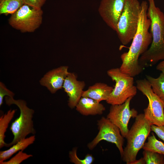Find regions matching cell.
<instances>
[{"instance_id":"6da1fadb","label":"cell","mask_w":164,"mask_h":164,"mask_svg":"<svg viewBox=\"0 0 164 164\" xmlns=\"http://www.w3.org/2000/svg\"><path fill=\"white\" fill-rule=\"evenodd\" d=\"M141 5L136 32L128 51L123 53L120 56L122 63L120 70L133 77L139 74L144 69L139 64V59L148 49L152 41V33L149 31L151 21L147 15L148 4L146 1H143Z\"/></svg>"},{"instance_id":"7a4b0ae2","label":"cell","mask_w":164,"mask_h":164,"mask_svg":"<svg viewBox=\"0 0 164 164\" xmlns=\"http://www.w3.org/2000/svg\"><path fill=\"white\" fill-rule=\"evenodd\" d=\"M148 0L147 15L151 21L152 41L150 47L139 59V64L144 69L164 60V13L156 6L155 0Z\"/></svg>"},{"instance_id":"3957f363","label":"cell","mask_w":164,"mask_h":164,"mask_svg":"<svg viewBox=\"0 0 164 164\" xmlns=\"http://www.w3.org/2000/svg\"><path fill=\"white\" fill-rule=\"evenodd\" d=\"M151 122L144 114H138L125 137L127 141L121 158L127 164H131L136 159L139 151L142 148L151 131Z\"/></svg>"},{"instance_id":"277c9868","label":"cell","mask_w":164,"mask_h":164,"mask_svg":"<svg viewBox=\"0 0 164 164\" xmlns=\"http://www.w3.org/2000/svg\"><path fill=\"white\" fill-rule=\"evenodd\" d=\"M5 100L6 104L9 106L13 104L16 105L20 111L19 116L12 123L10 127L14 136L11 142L6 143L5 145L9 147L20 140L26 138L30 134L35 133L32 120L34 111L33 109L27 106L26 101L24 100H15L13 97L7 96Z\"/></svg>"},{"instance_id":"5b68a950","label":"cell","mask_w":164,"mask_h":164,"mask_svg":"<svg viewBox=\"0 0 164 164\" xmlns=\"http://www.w3.org/2000/svg\"><path fill=\"white\" fill-rule=\"evenodd\" d=\"M141 9V3L138 0H126L116 32L123 45H126L132 41L136 32Z\"/></svg>"},{"instance_id":"8992f818","label":"cell","mask_w":164,"mask_h":164,"mask_svg":"<svg viewBox=\"0 0 164 164\" xmlns=\"http://www.w3.org/2000/svg\"><path fill=\"white\" fill-rule=\"evenodd\" d=\"M108 75L115 82V86L106 101L111 105L124 103L129 97H134L137 92V88L134 85L133 77L122 72L119 68L108 70Z\"/></svg>"},{"instance_id":"52a82bcc","label":"cell","mask_w":164,"mask_h":164,"mask_svg":"<svg viewBox=\"0 0 164 164\" xmlns=\"http://www.w3.org/2000/svg\"><path fill=\"white\" fill-rule=\"evenodd\" d=\"M43 11L24 3L11 14L8 22L13 28L22 32H32L38 28L42 23Z\"/></svg>"},{"instance_id":"ba28073f","label":"cell","mask_w":164,"mask_h":164,"mask_svg":"<svg viewBox=\"0 0 164 164\" xmlns=\"http://www.w3.org/2000/svg\"><path fill=\"white\" fill-rule=\"evenodd\" d=\"M137 89L146 96L149 104L144 110L145 118L152 125H164V104L162 100L154 92L146 79L136 81Z\"/></svg>"},{"instance_id":"9c48e42d","label":"cell","mask_w":164,"mask_h":164,"mask_svg":"<svg viewBox=\"0 0 164 164\" xmlns=\"http://www.w3.org/2000/svg\"><path fill=\"white\" fill-rule=\"evenodd\" d=\"M97 125L98 133L92 141L88 144L89 149L92 150L100 141L105 140L115 144L121 157L125 139L119 129L108 119L104 117L98 121Z\"/></svg>"},{"instance_id":"30bf717a","label":"cell","mask_w":164,"mask_h":164,"mask_svg":"<svg viewBox=\"0 0 164 164\" xmlns=\"http://www.w3.org/2000/svg\"><path fill=\"white\" fill-rule=\"evenodd\" d=\"M133 97H129L122 104L111 105L107 115V118L119 129L124 138L129 130L128 125L130 119L135 118L138 114L136 110L130 108V102Z\"/></svg>"},{"instance_id":"8fae6325","label":"cell","mask_w":164,"mask_h":164,"mask_svg":"<svg viewBox=\"0 0 164 164\" xmlns=\"http://www.w3.org/2000/svg\"><path fill=\"white\" fill-rule=\"evenodd\" d=\"M126 0H102L98 11L105 23L116 32Z\"/></svg>"},{"instance_id":"7c38bea8","label":"cell","mask_w":164,"mask_h":164,"mask_svg":"<svg viewBox=\"0 0 164 164\" xmlns=\"http://www.w3.org/2000/svg\"><path fill=\"white\" fill-rule=\"evenodd\" d=\"M85 86V82L78 80L74 73L69 72L65 79L63 88L69 97L68 104L71 108L76 107L82 97Z\"/></svg>"},{"instance_id":"4fadbf2b","label":"cell","mask_w":164,"mask_h":164,"mask_svg":"<svg viewBox=\"0 0 164 164\" xmlns=\"http://www.w3.org/2000/svg\"><path fill=\"white\" fill-rule=\"evenodd\" d=\"M68 67L63 66L47 72L40 79V83L46 87L52 94L61 89L65 79L69 72Z\"/></svg>"},{"instance_id":"5bb4252c","label":"cell","mask_w":164,"mask_h":164,"mask_svg":"<svg viewBox=\"0 0 164 164\" xmlns=\"http://www.w3.org/2000/svg\"><path fill=\"white\" fill-rule=\"evenodd\" d=\"M76 110L84 115L101 114L105 110L104 106L97 101L82 97L76 105Z\"/></svg>"},{"instance_id":"9a60e30c","label":"cell","mask_w":164,"mask_h":164,"mask_svg":"<svg viewBox=\"0 0 164 164\" xmlns=\"http://www.w3.org/2000/svg\"><path fill=\"white\" fill-rule=\"evenodd\" d=\"M113 89L112 87L101 82L97 83L84 91L82 97L93 99L100 102L106 101Z\"/></svg>"},{"instance_id":"2e32d148","label":"cell","mask_w":164,"mask_h":164,"mask_svg":"<svg viewBox=\"0 0 164 164\" xmlns=\"http://www.w3.org/2000/svg\"><path fill=\"white\" fill-rule=\"evenodd\" d=\"M34 135L22 139L13 145L9 149L0 152V162L9 159L12 155L20 151H23L34 142Z\"/></svg>"},{"instance_id":"e0dca14e","label":"cell","mask_w":164,"mask_h":164,"mask_svg":"<svg viewBox=\"0 0 164 164\" xmlns=\"http://www.w3.org/2000/svg\"><path fill=\"white\" fill-rule=\"evenodd\" d=\"M154 92L162 100L164 104V74L161 73L157 78L146 75Z\"/></svg>"},{"instance_id":"ac0fdd59","label":"cell","mask_w":164,"mask_h":164,"mask_svg":"<svg viewBox=\"0 0 164 164\" xmlns=\"http://www.w3.org/2000/svg\"><path fill=\"white\" fill-rule=\"evenodd\" d=\"M16 112L15 109H10L0 117V148L5 146V133L11 120L14 117Z\"/></svg>"},{"instance_id":"d6986e66","label":"cell","mask_w":164,"mask_h":164,"mask_svg":"<svg viewBox=\"0 0 164 164\" xmlns=\"http://www.w3.org/2000/svg\"><path fill=\"white\" fill-rule=\"evenodd\" d=\"M24 3L23 0H0V14H12Z\"/></svg>"},{"instance_id":"ffe728a7","label":"cell","mask_w":164,"mask_h":164,"mask_svg":"<svg viewBox=\"0 0 164 164\" xmlns=\"http://www.w3.org/2000/svg\"><path fill=\"white\" fill-rule=\"evenodd\" d=\"M142 149L144 150L153 152L164 155V144L158 140L153 133L152 135L148 136L147 142H145Z\"/></svg>"},{"instance_id":"44dd1931","label":"cell","mask_w":164,"mask_h":164,"mask_svg":"<svg viewBox=\"0 0 164 164\" xmlns=\"http://www.w3.org/2000/svg\"><path fill=\"white\" fill-rule=\"evenodd\" d=\"M143 155L145 164H164V155H163L144 150Z\"/></svg>"},{"instance_id":"7402d4cb","label":"cell","mask_w":164,"mask_h":164,"mask_svg":"<svg viewBox=\"0 0 164 164\" xmlns=\"http://www.w3.org/2000/svg\"><path fill=\"white\" fill-rule=\"evenodd\" d=\"M77 148H74L69 152V157L71 162L75 164H91L94 162V159L91 154H88L84 159H80L77 155Z\"/></svg>"},{"instance_id":"603a6c76","label":"cell","mask_w":164,"mask_h":164,"mask_svg":"<svg viewBox=\"0 0 164 164\" xmlns=\"http://www.w3.org/2000/svg\"><path fill=\"white\" fill-rule=\"evenodd\" d=\"M32 155L24 152L23 151H20L10 160L0 162V164H19L23 161L31 157Z\"/></svg>"},{"instance_id":"cb8c5ba5","label":"cell","mask_w":164,"mask_h":164,"mask_svg":"<svg viewBox=\"0 0 164 164\" xmlns=\"http://www.w3.org/2000/svg\"><path fill=\"white\" fill-rule=\"evenodd\" d=\"M14 95V93L7 89L3 83L0 82V106L2 105L3 98L5 96L13 97Z\"/></svg>"},{"instance_id":"d4e9b609","label":"cell","mask_w":164,"mask_h":164,"mask_svg":"<svg viewBox=\"0 0 164 164\" xmlns=\"http://www.w3.org/2000/svg\"><path fill=\"white\" fill-rule=\"evenodd\" d=\"M151 130L164 142V125L157 126L152 125Z\"/></svg>"},{"instance_id":"484cf974","label":"cell","mask_w":164,"mask_h":164,"mask_svg":"<svg viewBox=\"0 0 164 164\" xmlns=\"http://www.w3.org/2000/svg\"><path fill=\"white\" fill-rule=\"evenodd\" d=\"M25 3L34 7L41 9L44 4L46 0H23Z\"/></svg>"},{"instance_id":"4316f807","label":"cell","mask_w":164,"mask_h":164,"mask_svg":"<svg viewBox=\"0 0 164 164\" xmlns=\"http://www.w3.org/2000/svg\"><path fill=\"white\" fill-rule=\"evenodd\" d=\"M156 69L164 74V60L160 62L156 67Z\"/></svg>"},{"instance_id":"83f0119b","label":"cell","mask_w":164,"mask_h":164,"mask_svg":"<svg viewBox=\"0 0 164 164\" xmlns=\"http://www.w3.org/2000/svg\"><path fill=\"white\" fill-rule=\"evenodd\" d=\"M131 164H145V162L143 158H141L138 160H135Z\"/></svg>"}]
</instances>
